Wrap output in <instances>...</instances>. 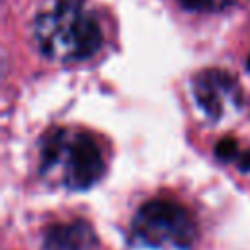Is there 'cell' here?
Instances as JSON below:
<instances>
[{
    "label": "cell",
    "instance_id": "4",
    "mask_svg": "<svg viewBox=\"0 0 250 250\" xmlns=\"http://www.w3.org/2000/svg\"><path fill=\"white\" fill-rule=\"evenodd\" d=\"M98 236L84 219L53 225L43 238V250H94Z\"/></svg>",
    "mask_w": 250,
    "mask_h": 250
},
{
    "label": "cell",
    "instance_id": "1",
    "mask_svg": "<svg viewBox=\"0 0 250 250\" xmlns=\"http://www.w3.org/2000/svg\"><path fill=\"white\" fill-rule=\"evenodd\" d=\"M33 37L45 57L64 62L92 59L104 45L102 27L84 0H59L51 12H41Z\"/></svg>",
    "mask_w": 250,
    "mask_h": 250
},
{
    "label": "cell",
    "instance_id": "8",
    "mask_svg": "<svg viewBox=\"0 0 250 250\" xmlns=\"http://www.w3.org/2000/svg\"><path fill=\"white\" fill-rule=\"evenodd\" d=\"M180 2L188 10H207V8L213 6L215 0H180Z\"/></svg>",
    "mask_w": 250,
    "mask_h": 250
},
{
    "label": "cell",
    "instance_id": "9",
    "mask_svg": "<svg viewBox=\"0 0 250 250\" xmlns=\"http://www.w3.org/2000/svg\"><path fill=\"white\" fill-rule=\"evenodd\" d=\"M238 168H240L242 172H250V150H246V152L240 154V158H238Z\"/></svg>",
    "mask_w": 250,
    "mask_h": 250
},
{
    "label": "cell",
    "instance_id": "10",
    "mask_svg": "<svg viewBox=\"0 0 250 250\" xmlns=\"http://www.w3.org/2000/svg\"><path fill=\"white\" fill-rule=\"evenodd\" d=\"M246 66H248V70H250V55H248V61H246Z\"/></svg>",
    "mask_w": 250,
    "mask_h": 250
},
{
    "label": "cell",
    "instance_id": "3",
    "mask_svg": "<svg viewBox=\"0 0 250 250\" xmlns=\"http://www.w3.org/2000/svg\"><path fill=\"white\" fill-rule=\"evenodd\" d=\"M61 160H64L62 182L72 191H84L92 188L105 172L102 150L86 133H76L72 139L66 137Z\"/></svg>",
    "mask_w": 250,
    "mask_h": 250
},
{
    "label": "cell",
    "instance_id": "6",
    "mask_svg": "<svg viewBox=\"0 0 250 250\" xmlns=\"http://www.w3.org/2000/svg\"><path fill=\"white\" fill-rule=\"evenodd\" d=\"M66 143V131H57L41 148V172H49L53 166L61 162L62 150Z\"/></svg>",
    "mask_w": 250,
    "mask_h": 250
},
{
    "label": "cell",
    "instance_id": "2",
    "mask_svg": "<svg viewBox=\"0 0 250 250\" xmlns=\"http://www.w3.org/2000/svg\"><path fill=\"white\" fill-rule=\"evenodd\" d=\"M133 232L146 246L188 250L195 240V223L180 203L152 199L137 211L133 219Z\"/></svg>",
    "mask_w": 250,
    "mask_h": 250
},
{
    "label": "cell",
    "instance_id": "7",
    "mask_svg": "<svg viewBox=\"0 0 250 250\" xmlns=\"http://www.w3.org/2000/svg\"><path fill=\"white\" fill-rule=\"evenodd\" d=\"M236 152H238V143H236L232 137L221 139V141L217 143V146H215V156L221 158V160H225V162L232 160V158L236 156Z\"/></svg>",
    "mask_w": 250,
    "mask_h": 250
},
{
    "label": "cell",
    "instance_id": "5",
    "mask_svg": "<svg viewBox=\"0 0 250 250\" xmlns=\"http://www.w3.org/2000/svg\"><path fill=\"white\" fill-rule=\"evenodd\" d=\"M234 80L227 72H205L197 78L195 82V96L199 105L209 117H219L221 115V90H232Z\"/></svg>",
    "mask_w": 250,
    "mask_h": 250
}]
</instances>
